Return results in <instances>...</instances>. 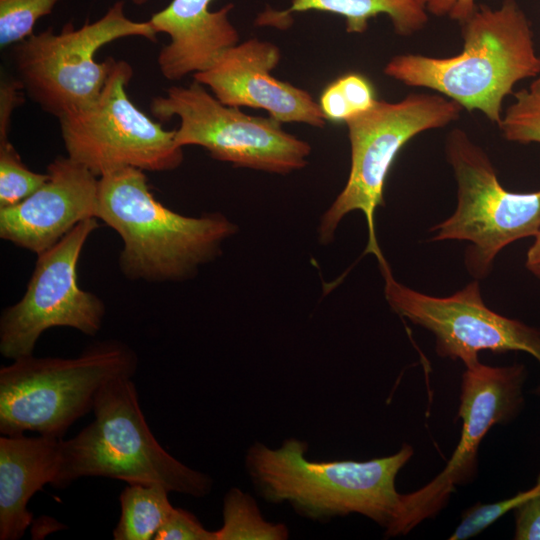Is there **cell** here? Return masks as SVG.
<instances>
[{
	"label": "cell",
	"instance_id": "cell-1",
	"mask_svg": "<svg viewBox=\"0 0 540 540\" xmlns=\"http://www.w3.org/2000/svg\"><path fill=\"white\" fill-rule=\"evenodd\" d=\"M461 25L462 50L451 57L400 54L384 73L406 86L430 89L499 125L503 101L521 80L540 75L529 19L516 0L478 5Z\"/></svg>",
	"mask_w": 540,
	"mask_h": 540
},
{
	"label": "cell",
	"instance_id": "cell-2",
	"mask_svg": "<svg viewBox=\"0 0 540 540\" xmlns=\"http://www.w3.org/2000/svg\"><path fill=\"white\" fill-rule=\"evenodd\" d=\"M95 217L122 240L119 268L129 280L181 282L221 253L237 225L219 212L177 213L152 194L145 171L123 167L99 177Z\"/></svg>",
	"mask_w": 540,
	"mask_h": 540
},
{
	"label": "cell",
	"instance_id": "cell-3",
	"mask_svg": "<svg viewBox=\"0 0 540 540\" xmlns=\"http://www.w3.org/2000/svg\"><path fill=\"white\" fill-rule=\"evenodd\" d=\"M308 444L289 438L278 448L253 443L245 469L258 495L271 504H288L299 515L325 522L360 514L384 529L394 521L400 501L395 481L414 454L403 444L396 453L366 461H312Z\"/></svg>",
	"mask_w": 540,
	"mask_h": 540
},
{
	"label": "cell",
	"instance_id": "cell-4",
	"mask_svg": "<svg viewBox=\"0 0 540 540\" xmlns=\"http://www.w3.org/2000/svg\"><path fill=\"white\" fill-rule=\"evenodd\" d=\"M94 419L61 441L60 468L52 486L64 489L81 477L99 476L128 484H157L170 492L205 497L212 478L169 454L152 434L131 377L107 382L98 392Z\"/></svg>",
	"mask_w": 540,
	"mask_h": 540
},
{
	"label": "cell",
	"instance_id": "cell-5",
	"mask_svg": "<svg viewBox=\"0 0 540 540\" xmlns=\"http://www.w3.org/2000/svg\"><path fill=\"white\" fill-rule=\"evenodd\" d=\"M138 356L126 343L97 341L74 358L12 360L0 369V433L37 432L62 438L93 410L99 390L119 377H133Z\"/></svg>",
	"mask_w": 540,
	"mask_h": 540
},
{
	"label": "cell",
	"instance_id": "cell-6",
	"mask_svg": "<svg viewBox=\"0 0 540 540\" xmlns=\"http://www.w3.org/2000/svg\"><path fill=\"white\" fill-rule=\"evenodd\" d=\"M126 37L157 41L148 20L130 19L125 2L116 1L94 22L79 28L68 22L59 33L50 26L11 46L15 77L33 102L59 119L98 99L116 59L97 62L95 54Z\"/></svg>",
	"mask_w": 540,
	"mask_h": 540
},
{
	"label": "cell",
	"instance_id": "cell-7",
	"mask_svg": "<svg viewBox=\"0 0 540 540\" xmlns=\"http://www.w3.org/2000/svg\"><path fill=\"white\" fill-rule=\"evenodd\" d=\"M462 110L458 103L439 93H411L397 102L377 99L371 108L347 119L350 172L344 188L321 217L320 243H330L342 219L360 211L368 226L366 252H381L375 213L384 206V186L394 160L412 138L446 127L460 117Z\"/></svg>",
	"mask_w": 540,
	"mask_h": 540
},
{
	"label": "cell",
	"instance_id": "cell-8",
	"mask_svg": "<svg viewBox=\"0 0 540 540\" xmlns=\"http://www.w3.org/2000/svg\"><path fill=\"white\" fill-rule=\"evenodd\" d=\"M445 154L457 184V206L431 228V241H467L464 263L480 280L490 273L502 249L539 232L540 190L505 189L487 153L463 129L447 134Z\"/></svg>",
	"mask_w": 540,
	"mask_h": 540
},
{
	"label": "cell",
	"instance_id": "cell-9",
	"mask_svg": "<svg viewBox=\"0 0 540 540\" xmlns=\"http://www.w3.org/2000/svg\"><path fill=\"white\" fill-rule=\"evenodd\" d=\"M132 77V66L116 60L98 99L58 119L67 156L97 177L123 167L166 172L183 162L175 130L164 129L129 99Z\"/></svg>",
	"mask_w": 540,
	"mask_h": 540
},
{
	"label": "cell",
	"instance_id": "cell-10",
	"mask_svg": "<svg viewBox=\"0 0 540 540\" xmlns=\"http://www.w3.org/2000/svg\"><path fill=\"white\" fill-rule=\"evenodd\" d=\"M150 111L160 121L179 118V146H201L212 158L235 167L284 175L305 167L311 153L310 144L284 131L281 122L225 105L195 80L154 97Z\"/></svg>",
	"mask_w": 540,
	"mask_h": 540
},
{
	"label": "cell",
	"instance_id": "cell-11",
	"mask_svg": "<svg viewBox=\"0 0 540 540\" xmlns=\"http://www.w3.org/2000/svg\"><path fill=\"white\" fill-rule=\"evenodd\" d=\"M523 364L467 367L461 377L457 418L462 420L459 442L445 468L423 487L400 495L397 515L385 536L406 535L426 519L434 518L449 502L457 486L474 480L479 446L494 425L513 421L524 406Z\"/></svg>",
	"mask_w": 540,
	"mask_h": 540
},
{
	"label": "cell",
	"instance_id": "cell-12",
	"mask_svg": "<svg viewBox=\"0 0 540 540\" xmlns=\"http://www.w3.org/2000/svg\"><path fill=\"white\" fill-rule=\"evenodd\" d=\"M384 279V296L393 312L431 332L441 358L479 363L478 354L525 352L540 365V329L508 318L484 303L479 280L446 297L430 296L397 281L383 253L377 257ZM533 393L540 396V382Z\"/></svg>",
	"mask_w": 540,
	"mask_h": 540
},
{
	"label": "cell",
	"instance_id": "cell-13",
	"mask_svg": "<svg viewBox=\"0 0 540 540\" xmlns=\"http://www.w3.org/2000/svg\"><path fill=\"white\" fill-rule=\"evenodd\" d=\"M97 218L80 222L57 244L37 255L22 298L0 316V353L11 360L33 355L43 332L70 327L94 336L102 328L106 307L96 294L78 284L77 266Z\"/></svg>",
	"mask_w": 540,
	"mask_h": 540
},
{
	"label": "cell",
	"instance_id": "cell-14",
	"mask_svg": "<svg viewBox=\"0 0 540 540\" xmlns=\"http://www.w3.org/2000/svg\"><path fill=\"white\" fill-rule=\"evenodd\" d=\"M280 57L275 44L251 38L224 51L193 78L225 105L263 109L281 123L324 127L327 119L310 93L271 74Z\"/></svg>",
	"mask_w": 540,
	"mask_h": 540
},
{
	"label": "cell",
	"instance_id": "cell-15",
	"mask_svg": "<svg viewBox=\"0 0 540 540\" xmlns=\"http://www.w3.org/2000/svg\"><path fill=\"white\" fill-rule=\"evenodd\" d=\"M47 174V181L26 199L0 208L1 239L36 256L80 222L96 218L99 177L69 156H57Z\"/></svg>",
	"mask_w": 540,
	"mask_h": 540
},
{
	"label": "cell",
	"instance_id": "cell-16",
	"mask_svg": "<svg viewBox=\"0 0 540 540\" xmlns=\"http://www.w3.org/2000/svg\"><path fill=\"white\" fill-rule=\"evenodd\" d=\"M214 0H172L148 20L156 32L169 36L157 57L162 76L177 81L208 69L227 49L238 44L239 33L229 20L232 3L210 11Z\"/></svg>",
	"mask_w": 540,
	"mask_h": 540
},
{
	"label": "cell",
	"instance_id": "cell-17",
	"mask_svg": "<svg viewBox=\"0 0 540 540\" xmlns=\"http://www.w3.org/2000/svg\"><path fill=\"white\" fill-rule=\"evenodd\" d=\"M63 438L24 434L0 437V539L23 537L33 521L32 496L52 486L61 462Z\"/></svg>",
	"mask_w": 540,
	"mask_h": 540
},
{
	"label": "cell",
	"instance_id": "cell-18",
	"mask_svg": "<svg viewBox=\"0 0 540 540\" xmlns=\"http://www.w3.org/2000/svg\"><path fill=\"white\" fill-rule=\"evenodd\" d=\"M316 10L343 16L348 33H363L369 20L386 14L398 36L409 37L421 31L429 20L425 0H292L291 6L277 13H264L260 24L279 26L295 12Z\"/></svg>",
	"mask_w": 540,
	"mask_h": 540
},
{
	"label": "cell",
	"instance_id": "cell-19",
	"mask_svg": "<svg viewBox=\"0 0 540 540\" xmlns=\"http://www.w3.org/2000/svg\"><path fill=\"white\" fill-rule=\"evenodd\" d=\"M168 491L157 484H128L120 494L121 515L113 530L115 540H150L174 507Z\"/></svg>",
	"mask_w": 540,
	"mask_h": 540
},
{
	"label": "cell",
	"instance_id": "cell-20",
	"mask_svg": "<svg viewBox=\"0 0 540 540\" xmlns=\"http://www.w3.org/2000/svg\"><path fill=\"white\" fill-rule=\"evenodd\" d=\"M223 524L216 530L217 540H286L289 529L283 523L267 521L247 492L233 487L223 499Z\"/></svg>",
	"mask_w": 540,
	"mask_h": 540
},
{
	"label": "cell",
	"instance_id": "cell-21",
	"mask_svg": "<svg viewBox=\"0 0 540 540\" xmlns=\"http://www.w3.org/2000/svg\"><path fill=\"white\" fill-rule=\"evenodd\" d=\"M376 100L374 88L365 76L348 73L324 89L319 105L327 120L345 122L371 108Z\"/></svg>",
	"mask_w": 540,
	"mask_h": 540
},
{
	"label": "cell",
	"instance_id": "cell-22",
	"mask_svg": "<svg viewBox=\"0 0 540 540\" xmlns=\"http://www.w3.org/2000/svg\"><path fill=\"white\" fill-rule=\"evenodd\" d=\"M498 126L507 141L540 143V75L528 88L514 93Z\"/></svg>",
	"mask_w": 540,
	"mask_h": 540
},
{
	"label": "cell",
	"instance_id": "cell-23",
	"mask_svg": "<svg viewBox=\"0 0 540 540\" xmlns=\"http://www.w3.org/2000/svg\"><path fill=\"white\" fill-rule=\"evenodd\" d=\"M47 179V172H34L23 163L8 136L0 137V208L23 201Z\"/></svg>",
	"mask_w": 540,
	"mask_h": 540
},
{
	"label": "cell",
	"instance_id": "cell-24",
	"mask_svg": "<svg viewBox=\"0 0 540 540\" xmlns=\"http://www.w3.org/2000/svg\"><path fill=\"white\" fill-rule=\"evenodd\" d=\"M61 0H0V47H11L32 34L38 20Z\"/></svg>",
	"mask_w": 540,
	"mask_h": 540
},
{
	"label": "cell",
	"instance_id": "cell-25",
	"mask_svg": "<svg viewBox=\"0 0 540 540\" xmlns=\"http://www.w3.org/2000/svg\"><path fill=\"white\" fill-rule=\"evenodd\" d=\"M539 491L540 474L536 484L528 490L520 491L514 496L495 503H477L476 505L469 507L462 513L461 521L448 539L465 540L478 535L495 521L499 520L508 512L513 511L521 503Z\"/></svg>",
	"mask_w": 540,
	"mask_h": 540
},
{
	"label": "cell",
	"instance_id": "cell-26",
	"mask_svg": "<svg viewBox=\"0 0 540 540\" xmlns=\"http://www.w3.org/2000/svg\"><path fill=\"white\" fill-rule=\"evenodd\" d=\"M154 540H217V536L216 531L207 530L191 512L174 507Z\"/></svg>",
	"mask_w": 540,
	"mask_h": 540
},
{
	"label": "cell",
	"instance_id": "cell-27",
	"mask_svg": "<svg viewBox=\"0 0 540 540\" xmlns=\"http://www.w3.org/2000/svg\"><path fill=\"white\" fill-rule=\"evenodd\" d=\"M516 540H540V491L514 510Z\"/></svg>",
	"mask_w": 540,
	"mask_h": 540
},
{
	"label": "cell",
	"instance_id": "cell-28",
	"mask_svg": "<svg viewBox=\"0 0 540 540\" xmlns=\"http://www.w3.org/2000/svg\"><path fill=\"white\" fill-rule=\"evenodd\" d=\"M25 91L16 77H2L0 83V136H8L14 110L25 100Z\"/></svg>",
	"mask_w": 540,
	"mask_h": 540
},
{
	"label": "cell",
	"instance_id": "cell-29",
	"mask_svg": "<svg viewBox=\"0 0 540 540\" xmlns=\"http://www.w3.org/2000/svg\"><path fill=\"white\" fill-rule=\"evenodd\" d=\"M425 3L429 14L459 23L468 19L478 7L476 0H425Z\"/></svg>",
	"mask_w": 540,
	"mask_h": 540
},
{
	"label": "cell",
	"instance_id": "cell-30",
	"mask_svg": "<svg viewBox=\"0 0 540 540\" xmlns=\"http://www.w3.org/2000/svg\"><path fill=\"white\" fill-rule=\"evenodd\" d=\"M534 237V242L527 251L525 264L527 269L540 280V230Z\"/></svg>",
	"mask_w": 540,
	"mask_h": 540
},
{
	"label": "cell",
	"instance_id": "cell-31",
	"mask_svg": "<svg viewBox=\"0 0 540 540\" xmlns=\"http://www.w3.org/2000/svg\"><path fill=\"white\" fill-rule=\"evenodd\" d=\"M135 5L142 6L148 3L150 0H131Z\"/></svg>",
	"mask_w": 540,
	"mask_h": 540
}]
</instances>
